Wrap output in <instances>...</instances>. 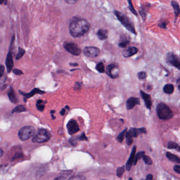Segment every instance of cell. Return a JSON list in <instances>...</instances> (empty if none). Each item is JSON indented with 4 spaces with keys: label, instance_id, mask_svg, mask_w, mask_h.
I'll list each match as a JSON object with an SVG mask.
<instances>
[{
    "label": "cell",
    "instance_id": "obj_1",
    "mask_svg": "<svg viewBox=\"0 0 180 180\" xmlns=\"http://www.w3.org/2000/svg\"><path fill=\"white\" fill-rule=\"evenodd\" d=\"M90 24L87 20L82 18H75L70 23V33L74 38H79L88 32Z\"/></svg>",
    "mask_w": 180,
    "mask_h": 180
},
{
    "label": "cell",
    "instance_id": "obj_2",
    "mask_svg": "<svg viewBox=\"0 0 180 180\" xmlns=\"http://www.w3.org/2000/svg\"><path fill=\"white\" fill-rule=\"evenodd\" d=\"M114 13L115 15L116 16L117 18V19L120 21L121 24L124 26L128 31L131 32L133 33L134 35H137V32L134 27L133 23L132 21L130 20L129 18L125 14H123L122 12L118 11H114Z\"/></svg>",
    "mask_w": 180,
    "mask_h": 180
},
{
    "label": "cell",
    "instance_id": "obj_3",
    "mask_svg": "<svg viewBox=\"0 0 180 180\" xmlns=\"http://www.w3.org/2000/svg\"><path fill=\"white\" fill-rule=\"evenodd\" d=\"M156 112L158 117L162 120H169L173 117L172 111L164 103H161L157 105Z\"/></svg>",
    "mask_w": 180,
    "mask_h": 180
},
{
    "label": "cell",
    "instance_id": "obj_4",
    "mask_svg": "<svg viewBox=\"0 0 180 180\" xmlns=\"http://www.w3.org/2000/svg\"><path fill=\"white\" fill-rule=\"evenodd\" d=\"M146 129L144 127L142 128H131L126 134V142L128 145H131L133 143V137H137L139 135L146 133Z\"/></svg>",
    "mask_w": 180,
    "mask_h": 180
},
{
    "label": "cell",
    "instance_id": "obj_5",
    "mask_svg": "<svg viewBox=\"0 0 180 180\" xmlns=\"http://www.w3.org/2000/svg\"><path fill=\"white\" fill-rule=\"evenodd\" d=\"M35 134V127L32 126H26L19 130L18 136L21 141H26L33 137Z\"/></svg>",
    "mask_w": 180,
    "mask_h": 180
},
{
    "label": "cell",
    "instance_id": "obj_6",
    "mask_svg": "<svg viewBox=\"0 0 180 180\" xmlns=\"http://www.w3.org/2000/svg\"><path fill=\"white\" fill-rule=\"evenodd\" d=\"M50 134L46 129L41 128L39 129L38 133L32 139V142L34 143H42L48 141L50 139Z\"/></svg>",
    "mask_w": 180,
    "mask_h": 180
},
{
    "label": "cell",
    "instance_id": "obj_7",
    "mask_svg": "<svg viewBox=\"0 0 180 180\" xmlns=\"http://www.w3.org/2000/svg\"><path fill=\"white\" fill-rule=\"evenodd\" d=\"M106 74L111 78H117L119 76V67L116 63H111L106 68Z\"/></svg>",
    "mask_w": 180,
    "mask_h": 180
},
{
    "label": "cell",
    "instance_id": "obj_8",
    "mask_svg": "<svg viewBox=\"0 0 180 180\" xmlns=\"http://www.w3.org/2000/svg\"><path fill=\"white\" fill-rule=\"evenodd\" d=\"M64 47L68 52L71 53L72 55L78 56L81 54V49L79 48L77 44H75L74 43H66L64 45Z\"/></svg>",
    "mask_w": 180,
    "mask_h": 180
},
{
    "label": "cell",
    "instance_id": "obj_9",
    "mask_svg": "<svg viewBox=\"0 0 180 180\" xmlns=\"http://www.w3.org/2000/svg\"><path fill=\"white\" fill-rule=\"evenodd\" d=\"M166 61L169 64L180 70V59L177 55L171 52L169 53L167 55Z\"/></svg>",
    "mask_w": 180,
    "mask_h": 180
},
{
    "label": "cell",
    "instance_id": "obj_10",
    "mask_svg": "<svg viewBox=\"0 0 180 180\" xmlns=\"http://www.w3.org/2000/svg\"><path fill=\"white\" fill-rule=\"evenodd\" d=\"M100 53V50L95 46H86L83 49V54L89 58L96 57Z\"/></svg>",
    "mask_w": 180,
    "mask_h": 180
},
{
    "label": "cell",
    "instance_id": "obj_11",
    "mask_svg": "<svg viewBox=\"0 0 180 180\" xmlns=\"http://www.w3.org/2000/svg\"><path fill=\"white\" fill-rule=\"evenodd\" d=\"M68 132L70 135L76 133L79 131L78 124L75 120H70L67 124Z\"/></svg>",
    "mask_w": 180,
    "mask_h": 180
},
{
    "label": "cell",
    "instance_id": "obj_12",
    "mask_svg": "<svg viewBox=\"0 0 180 180\" xmlns=\"http://www.w3.org/2000/svg\"><path fill=\"white\" fill-rule=\"evenodd\" d=\"M19 92H20V94L21 95L23 96L24 102H27V99L32 97V96H33L35 94H40V95H42V94H44L45 93L44 91L40 90V89H38V88H35V89H33L30 93H25V92L21 91L20 90L19 91Z\"/></svg>",
    "mask_w": 180,
    "mask_h": 180
},
{
    "label": "cell",
    "instance_id": "obj_13",
    "mask_svg": "<svg viewBox=\"0 0 180 180\" xmlns=\"http://www.w3.org/2000/svg\"><path fill=\"white\" fill-rule=\"evenodd\" d=\"M140 100L139 98L130 97L127 99L126 102V108L127 110H131L133 108L137 105H140Z\"/></svg>",
    "mask_w": 180,
    "mask_h": 180
},
{
    "label": "cell",
    "instance_id": "obj_14",
    "mask_svg": "<svg viewBox=\"0 0 180 180\" xmlns=\"http://www.w3.org/2000/svg\"><path fill=\"white\" fill-rule=\"evenodd\" d=\"M140 94H141V97L143 98L144 101L145 106L147 108L150 109L152 106V100L150 98V95H148L145 92H144L143 90L140 91Z\"/></svg>",
    "mask_w": 180,
    "mask_h": 180
},
{
    "label": "cell",
    "instance_id": "obj_15",
    "mask_svg": "<svg viewBox=\"0 0 180 180\" xmlns=\"http://www.w3.org/2000/svg\"><path fill=\"white\" fill-rule=\"evenodd\" d=\"M136 146L135 145L133 146L132 148V152L131 154V155L129 157V159H128L126 164V169L127 171H129L131 167H132V165L134 162V159L135 157V153H136Z\"/></svg>",
    "mask_w": 180,
    "mask_h": 180
},
{
    "label": "cell",
    "instance_id": "obj_16",
    "mask_svg": "<svg viewBox=\"0 0 180 180\" xmlns=\"http://www.w3.org/2000/svg\"><path fill=\"white\" fill-rule=\"evenodd\" d=\"M139 49L135 47V46H129L127 49H126L123 52V56L125 58H128L131 57L133 55H136V53L138 52Z\"/></svg>",
    "mask_w": 180,
    "mask_h": 180
},
{
    "label": "cell",
    "instance_id": "obj_17",
    "mask_svg": "<svg viewBox=\"0 0 180 180\" xmlns=\"http://www.w3.org/2000/svg\"><path fill=\"white\" fill-rule=\"evenodd\" d=\"M5 65L7 68V72H10L12 70V68L13 67V61L12 58V55L11 51L7 53V57L6 58L5 61Z\"/></svg>",
    "mask_w": 180,
    "mask_h": 180
},
{
    "label": "cell",
    "instance_id": "obj_18",
    "mask_svg": "<svg viewBox=\"0 0 180 180\" xmlns=\"http://www.w3.org/2000/svg\"><path fill=\"white\" fill-rule=\"evenodd\" d=\"M7 95H8V97L9 98L10 102L15 104L18 103V99L16 97L15 92L14 91V89L12 87H11L10 88L9 92L7 93Z\"/></svg>",
    "mask_w": 180,
    "mask_h": 180
},
{
    "label": "cell",
    "instance_id": "obj_19",
    "mask_svg": "<svg viewBox=\"0 0 180 180\" xmlns=\"http://www.w3.org/2000/svg\"><path fill=\"white\" fill-rule=\"evenodd\" d=\"M97 37L100 40H104L108 38V31L104 29H100L97 33Z\"/></svg>",
    "mask_w": 180,
    "mask_h": 180
},
{
    "label": "cell",
    "instance_id": "obj_20",
    "mask_svg": "<svg viewBox=\"0 0 180 180\" xmlns=\"http://www.w3.org/2000/svg\"><path fill=\"white\" fill-rule=\"evenodd\" d=\"M166 156L170 161H171L172 162L180 164V159L176 155L173 154L170 152H167L166 153Z\"/></svg>",
    "mask_w": 180,
    "mask_h": 180
},
{
    "label": "cell",
    "instance_id": "obj_21",
    "mask_svg": "<svg viewBox=\"0 0 180 180\" xmlns=\"http://www.w3.org/2000/svg\"><path fill=\"white\" fill-rule=\"evenodd\" d=\"M171 3L172 7H173V9H174L175 17L176 18H177L180 13V6H179V5L178 3L176 2V1H172Z\"/></svg>",
    "mask_w": 180,
    "mask_h": 180
},
{
    "label": "cell",
    "instance_id": "obj_22",
    "mask_svg": "<svg viewBox=\"0 0 180 180\" xmlns=\"http://www.w3.org/2000/svg\"><path fill=\"white\" fill-rule=\"evenodd\" d=\"M174 91V86L172 84H166L163 87V91L165 94H171Z\"/></svg>",
    "mask_w": 180,
    "mask_h": 180
},
{
    "label": "cell",
    "instance_id": "obj_23",
    "mask_svg": "<svg viewBox=\"0 0 180 180\" xmlns=\"http://www.w3.org/2000/svg\"><path fill=\"white\" fill-rule=\"evenodd\" d=\"M36 107L38 111H44L45 103L41 99H39L37 100Z\"/></svg>",
    "mask_w": 180,
    "mask_h": 180
},
{
    "label": "cell",
    "instance_id": "obj_24",
    "mask_svg": "<svg viewBox=\"0 0 180 180\" xmlns=\"http://www.w3.org/2000/svg\"><path fill=\"white\" fill-rule=\"evenodd\" d=\"M26 111V107L24 106L23 105H18V106H16V107H15V108L12 111V113L13 114L15 113H20L24 112V111Z\"/></svg>",
    "mask_w": 180,
    "mask_h": 180
},
{
    "label": "cell",
    "instance_id": "obj_25",
    "mask_svg": "<svg viewBox=\"0 0 180 180\" xmlns=\"http://www.w3.org/2000/svg\"><path fill=\"white\" fill-rule=\"evenodd\" d=\"M127 128L124 129L122 132H121L120 134L118 135L117 139L119 143H122V141H124L125 136H126V134L127 133Z\"/></svg>",
    "mask_w": 180,
    "mask_h": 180
},
{
    "label": "cell",
    "instance_id": "obj_26",
    "mask_svg": "<svg viewBox=\"0 0 180 180\" xmlns=\"http://www.w3.org/2000/svg\"><path fill=\"white\" fill-rule=\"evenodd\" d=\"M147 6H144L143 5L142 7H141V9L139 10V14L141 15V16H142V18L143 19L144 21L145 20L146 16V11H147V8H146Z\"/></svg>",
    "mask_w": 180,
    "mask_h": 180
},
{
    "label": "cell",
    "instance_id": "obj_27",
    "mask_svg": "<svg viewBox=\"0 0 180 180\" xmlns=\"http://www.w3.org/2000/svg\"><path fill=\"white\" fill-rule=\"evenodd\" d=\"M144 154H145V152L144 151H142V152L137 153V154L135 155V157L134 162H133V164H134V165H136L137 163V161H139V159H142V157H143V156Z\"/></svg>",
    "mask_w": 180,
    "mask_h": 180
},
{
    "label": "cell",
    "instance_id": "obj_28",
    "mask_svg": "<svg viewBox=\"0 0 180 180\" xmlns=\"http://www.w3.org/2000/svg\"><path fill=\"white\" fill-rule=\"evenodd\" d=\"M96 69L100 73H104L105 72V69L103 63L102 62L98 63L96 66Z\"/></svg>",
    "mask_w": 180,
    "mask_h": 180
},
{
    "label": "cell",
    "instance_id": "obj_29",
    "mask_svg": "<svg viewBox=\"0 0 180 180\" xmlns=\"http://www.w3.org/2000/svg\"><path fill=\"white\" fill-rule=\"evenodd\" d=\"M127 1H128V7H129L130 11L132 12L133 14H134L136 16H137V15H138L137 12L136 11V10L135 9V8H134V6H133V3H132V0H127Z\"/></svg>",
    "mask_w": 180,
    "mask_h": 180
},
{
    "label": "cell",
    "instance_id": "obj_30",
    "mask_svg": "<svg viewBox=\"0 0 180 180\" xmlns=\"http://www.w3.org/2000/svg\"><path fill=\"white\" fill-rule=\"evenodd\" d=\"M25 52H26V51L23 49L21 48L20 47H18V52L17 53L16 56V60H19L20 59H21L23 57V55H24Z\"/></svg>",
    "mask_w": 180,
    "mask_h": 180
},
{
    "label": "cell",
    "instance_id": "obj_31",
    "mask_svg": "<svg viewBox=\"0 0 180 180\" xmlns=\"http://www.w3.org/2000/svg\"><path fill=\"white\" fill-rule=\"evenodd\" d=\"M129 44V41L127 39H122V41L119 43L118 46L122 48H125Z\"/></svg>",
    "mask_w": 180,
    "mask_h": 180
},
{
    "label": "cell",
    "instance_id": "obj_32",
    "mask_svg": "<svg viewBox=\"0 0 180 180\" xmlns=\"http://www.w3.org/2000/svg\"><path fill=\"white\" fill-rule=\"evenodd\" d=\"M142 159H143L144 162H145L146 164L151 165L152 164V160L150 159V157H149L148 155H144L142 157Z\"/></svg>",
    "mask_w": 180,
    "mask_h": 180
},
{
    "label": "cell",
    "instance_id": "obj_33",
    "mask_svg": "<svg viewBox=\"0 0 180 180\" xmlns=\"http://www.w3.org/2000/svg\"><path fill=\"white\" fill-rule=\"evenodd\" d=\"M125 171V167L124 166H122V167H119L117 169V176L118 178H121L122 176L123 173Z\"/></svg>",
    "mask_w": 180,
    "mask_h": 180
},
{
    "label": "cell",
    "instance_id": "obj_34",
    "mask_svg": "<svg viewBox=\"0 0 180 180\" xmlns=\"http://www.w3.org/2000/svg\"><path fill=\"white\" fill-rule=\"evenodd\" d=\"M178 147V144L174 142H169L167 145V148L169 149H175Z\"/></svg>",
    "mask_w": 180,
    "mask_h": 180
},
{
    "label": "cell",
    "instance_id": "obj_35",
    "mask_svg": "<svg viewBox=\"0 0 180 180\" xmlns=\"http://www.w3.org/2000/svg\"><path fill=\"white\" fill-rule=\"evenodd\" d=\"M167 21H165V20H162V21H160L159 22V24H158V27H159V28H162V29H166V26L167 24Z\"/></svg>",
    "mask_w": 180,
    "mask_h": 180
},
{
    "label": "cell",
    "instance_id": "obj_36",
    "mask_svg": "<svg viewBox=\"0 0 180 180\" xmlns=\"http://www.w3.org/2000/svg\"><path fill=\"white\" fill-rule=\"evenodd\" d=\"M23 155L22 153H16V154L14 155V156L12 158V161H14V160L18 159H22V158H23Z\"/></svg>",
    "mask_w": 180,
    "mask_h": 180
},
{
    "label": "cell",
    "instance_id": "obj_37",
    "mask_svg": "<svg viewBox=\"0 0 180 180\" xmlns=\"http://www.w3.org/2000/svg\"><path fill=\"white\" fill-rule=\"evenodd\" d=\"M137 76H138L139 78L141 80H143L146 78V74L145 72H139L137 74Z\"/></svg>",
    "mask_w": 180,
    "mask_h": 180
},
{
    "label": "cell",
    "instance_id": "obj_38",
    "mask_svg": "<svg viewBox=\"0 0 180 180\" xmlns=\"http://www.w3.org/2000/svg\"><path fill=\"white\" fill-rule=\"evenodd\" d=\"M77 139H78L77 137H72L69 139L70 143L74 146H76L77 144V142H78Z\"/></svg>",
    "mask_w": 180,
    "mask_h": 180
},
{
    "label": "cell",
    "instance_id": "obj_39",
    "mask_svg": "<svg viewBox=\"0 0 180 180\" xmlns=\"http://www.w3.org/2000/svg\"><path fill=\"white\" fill-rule=\"evenodd\" d=\"M13 72L16 75H23V72L20 70L18 69H13Z\"/></svg>",
    "mask_w": 180,
    "mask_h": 180
},
{
    "label": "cell",
    "instance_id": "obj_40",
    "mask_svg": "<svg viewBox=\"0 0 180 180\" xmlns=\"http://www.w3.org/2000/svg\"><path fill=\"white\" fill-rule=\"evenodd\" d=\"M79 139L80 141H88V139L87 136H86L85 134L83 133V134H81V135L79 137Z\"/></svg>",
    "mask_w": 180,
    "mask_h": 180
},
{
    "label": "cell",
    "instance_id": "obj_41",
    "mask_svg": "<svg viewBox=\"0 0 180 180\" xmlns=\"http://www.w3.org/2000/svg\"><path fill=\"white\" fill-rule=\"evenodd\" d=\"M173 169H174V171H175L176 173L180 174V165H176L174 166Z\"/></svg>",
    "mask_w": 180,
    "mask_h": 180
},
{
    "label": "cell",
    "instance_id": "obj_42",
    "mask_svg": "<svg viewBox=\"0 0 180 180\" xmlns=\"http://www.w3.org/2000/svg\"><path fill=\"white\" fill-rule=\"evenodd\" d=\"M4 70L5 68L4 66L2 65H1V66H0V77H2L3 75L4 72Z\"/></svg>",
    "mask_w": 180,
    "mask_h": 180
},
{
    "label": "cell",
    "instance_id": "obj_43",
    "mask_svg": "<svg viewBox=\"0 0 180 180\" xmlns=\"http://www.w3.org/2000/svg\"><path fill=\"white\" fill-rule=\"evenodd\" d=\"M65 1L69 4H74L78 1V0H65Z\"/></svg>",
    "mask_w": 180,
    "mask_h": 180
},
{
    "label": "cell",
    "instance_id": "obj_44",
    "mask_svg": "<svg viewBox=\"0 0 180 180\" xmlns=\"http://www.w3.org/2000/svg\"><path fill=\"white\" fill-rule=\"evenodd\" d=\"M153 176L152 174H148V176H146V180H153Z\"/></svg>",
    "mask_w": 180,
    "mask_h": 180
},
{
    "label": "cell",
    "instance_id": "obj_45",
    "mask_svg": "<svg viewBox=\"0 0 180 180\" xmlns=\"http://www.w3.org/2000/svg\"><path fill=\"white\" fill-rule=\"evenodd\" d=\"M55 111H54V110H52V111H50V114H51V117H52V120H55V116L53 115V114L55 113Z\"/></svg>",
    "mask_w": 180,
    "mask_h": 180
},
{
    "label": "cell",
    "instance_id": "obj_46",
    "mask_svg": "<svg viewBox=\"0 0 180 180\" xmlns=\"http://www.w3.org/2000/svg\"><path fill=\"white\" fill-rule=\"evenodd\" d=\"M85 179V178H84V177H81V176H79V177H74V178H69V179Z\"/></svg>",
    "mask_w": 180,
    "mask_h": 180
},
{
    "label": "cell",
    "instance_id": "obj_47",
    "mask_svg": "<svg viewBox=\"0 0 180 180\" xmlns=\"http://www.w3.org/2000/svg\"><path fill=\"white\" fill-rule=\"evenodd\" d=\"M65 113H66V109L63 108L60 111V114H61V115L63 116L65 115Z\"/></svg>",
    "mask_w": 180,
    "mask_h": 180
},
{
    "label": "cell",
    "instance_id": "obj_48",
    "mask_svg": "<svg viewBox=\"0 0 180 180\" xmlns=\"http://www.w3.org/2000/svg\"><path fill=\"white\" fill-rule=\"evenodd\" d=\"M67 178H65L64 176H61V177H58V178H55V180H65Z\"/></svg>",
    "mask_w": 180,
    "mask_h": 180
},
{
    "label": "cell",
    "instance_id": "obj_49",
    "mask_svg": "<svg viewBox=\"0 0 180 180\" xmlns=\"http://www.w3.org/2000/svg\"><path fill=\"white\" fill-rule=\"evenodd\" d=\"M7 0H1V4H4V5L7 4Z\"/></svg>",
    "mask_w": 180,
    "mask_h": 180
},
{
    "label": "cell",
    "instance_id": "obj_50",
    "mask_svg": "<svg viewBox=\"0 0 180 180\" xmlns=\"http://www.w3.org/2000/svg\"><path fill=\"white\" fill-rule=\"evenodd\" d=\"M70 65L72 66H74V67H76V66H78V64L77 63H70Z\"/></svg>",
    "mask_w": 180,
    "mask_h": 180
},
{
    "label": "cell",
    "instance_id": "obj_51",
    "mask_svg": "<svg viewBox=\"0 0 180 180\" xmlns=\"http://www.w3.org/2000/svg\"><path fill=\"white\" fill-rule=\"evenodd\" d=\"M3 154V151L2 149L1 148V157L2 156Z\"/></svg>",
    "mask_w": 180,
    "mask_h": 180
},
{
    "label": "cell",
    "instance_id": "obj_52",
    "mask_svg": "<svg viewBox=\"0 0 180 180\" xmlns=\"http://www.w3.org/2000/svg\"><path fill=\"white\" fill-rule=\"evenodd\" d=\"M176 83H180V77H179V79H178V80H176Z\"/></svg>",
    "mask_w": 180,
    "mask_h": 180
},
{
    "label": "cell",
    "instance_id": "obj_53",
    "mask_svg": "<svg viewBox=\"0 0 180 180\" xmlns=\"http://www.w3.org/2000/svg\"><path fill=\"white\" fill-rule=\"evenodd\" d=\"M178 89H179V90H180V84L178 86Z\"/></svg>",
    "mask_w": 180,
    "mask_h": 180
},
{
    "label": "cell",
    "instance_id": "obj_54",
    "mask_svg": "<svg viewBox=\"0 0 180 180\" xmlns=\"http://www.w3.org/2000/svg\"><path fill=\"white\" fill-rule=\"evenodd\" d=\"M178 150L180 152V146H179V148H178Z\"/></svg>",
    "mask_w": 180,
    "mask_h": 180
},
{
    "label": "cell",
    "instance_id": "obj_55",
    "mask_svg": "<svg viewBox=\"0 0 180 180\" xmlns=\"http://www.w3.org/2000/svg\"><path fill=\"white\" fill-rule=\"evenodd\" d=\"M129 180H132V178H129Z\"/></svg>",
    "mask_w": 180,
    "mask_h": 180
}]
</instances>
